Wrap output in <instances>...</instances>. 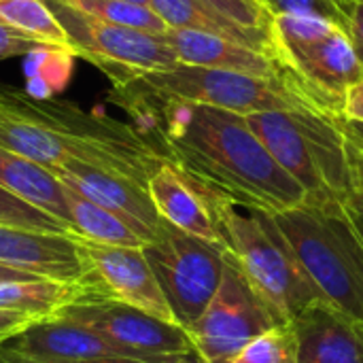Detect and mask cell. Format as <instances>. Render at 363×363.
<instances>
[{
	"instance_id": "obj_1",
	"label": "cell",
	"mask_w": 363,
	"mask_h": 363,
	"mask_svg": "<svg viewBox=\"0 0 363 363\" xmlns=\"http://www.w3.org/2000/svg\"><path fill=\"white\" fill-rule=\"evenodd\" d=\"M128 91L145 100L143 130L166 145L170 162L196 185L268 215L306 202L304 189L272 160L245 115Z\"/></svg>"
},
{
	"instance_id": "obj_2",
	"label": "cell",
	"mask_w": 363,
	"mask_h": 363,
	"mask_svg": "<svg viewBox=\"0 0 363 363\" xmlns=\"http://www.w3.org/2000/svg\"><path fill=\"white\" fill-rule=\"evenodd\" d=\"M0 147L47 170L81 162L140 185L170 162L166 145L138 125L4 85H0Z\"/></svg>"
},
{
	"instance_id": "obj_3",
	"label": "cell",
	"mask_w": 363,
	"mask_h": 363,
	"mask_svg": "<svg viewBox=\"0 0 363 363\" xmlns=\"http://www.w3.org/2000/svg\"><path fill=\"white\" fill-rule=\"evenodd\" d=\"M247 123L272 160L304 189L306 204H347L355 179L336 117L311 106L247 115Z\"/></svg>"
},
{
	"instance_id": "obj_4",
	"label": "cell",
	"mask_w": 363,
	"mask_h": 363,
	"mask_svg": "<svg viewBox=\"0 0 363 363\" xmlns=\"http://www.w3.org/2000/svg\"><path fill=\"white\" fill-rule=\"evenodd\" d=\"M196 187L208 204L228 255L281 325L291 323L311 302L319 300L268 213Z\"/></svg>"
},
{
	"instance_id": "obj_5",
	"label": "cell",
	"mask_w": 363,
	"mask_h": 363,
	"mask_svg": "<svg viewBox=\"0 0 363 363\" xmlns=\"http://www.w3.org/2000/svg\"><path fill=\"white\" fill-rule=\"evenodd\" d=\"M272 60L281 77L313 108L345 115L349 91L363 81L347 30L311 15L270 17Z\"/></svg>"
},
{
	"instance_id": "obj_6",
	"label": "cell",
	"mask_w": 363,
	"mask_h": 363,
	"mask_svg": "<svg viewBox=\"0 0 363 363\" xmlns=\"http://www.w3.org/2000/svg\"><path fill=\"white\" fill-rule=\"evenodd\" d=\"M338 206L317 208L304 202L270 217L319 300L342 311L353 321H362L363 281L340 228Z\"/></svg>"
},
{
	"instance_id": "obj_7",
	"label": "cell",
	"mask_w": 363,
	"mask_h": 363,
	"mask_svg": "<svg viewBox=\"0 0 363 363\" xmlns=\"http://www.w3.org/2000/svg\"><path fill=\"white\" fill-rule=\"evenodd\" d=\"M123 87L157 98L206 104L245 117L253 113L294 111L300 106H308L281 74L274 79H266L187 64H177L168 70L145 72Z\"/></svg>"
},
{
	"instance_id": "obj_8",
	"label": "cell",
	"mask_w": 363,
	"mask_h": 363,
	"mask_svg": "<svg viewBox=\"0 0 363 363\" xmlns=\"http://www.w3.org/2000/svg\"><path fill=\"white\" fill-rule=\"evenodd\" d=\"M172 319L185 332L219 289L225 249L189 236L162 219L155 238L143 247Z\"/></svg>"
},
{
	"instance_id": "obj_9",
	"label": "cell",
	"mask_w": 363,
	"mask_h": 363,
	"mask_svg": "<svg viewBox=\"0 0 363 363\" xmlns=\"http://www.w3.org/2000/svg\"><path fill=\"white\" fill-rule=\"evenodd\" d=\"M45 2L62 26L70 53L98 66L115 87H123L145 72L168 70L179 64L164 34L102 21L70 9L62 0Z\"/></svg>"
},
{
	"instance_id": "obj_10",
	"label": "cell",
	"mask_w": 363,
	"mask_h": 363,
	"mask_svg": "<svg viewBox=\"0 0 363 363\" xmlns=\"http://www.w3.org/2000/svg\"><path fill=\"white\" fill-rule=\"evenodd\" d=\"M53 319H66L91 330L130 357L153 363H202L183 328L138 308L96 298H79Z\"/></svg>"
},
{
	"instance_id": "obj_11",
	"label": "cell",
	"mask_w": 363,
	"mask_h": 363,
	"mask_svg": "<svg viewBox=\"0 0 363 363\" xmlns=\"http://www.w3.org/2000/svg\"><path fill=\"white\" fill-rule=\"evenodd\" d=\"M281 325L225 251L217 294L187 330L202 363H230L251 340Z\"/></svg>"
},
{
	"instance_id": "obj_12",
	"label": "cell",
	"mask_w": 363,
	"mask_h": 363,
	"mask_svg": "<svg viewBox=\"0 0 363 363\" xmlns=\"http://www.w3.org/2000/svg\"><path fill=\"white\" fill-rule=\"evenodd\" d=\"M72 238L83 264V274L77 281L81 298L119 302L174 323L143 249L98 245L74 234Z\"/></svg>"
},
{
	"instance_id": "obj_13",
	"label": "cell",
	"mask_w": 363,
	"mask_h": 363,
	"mask_svg": "<svg viewBox=\"0 0 363 363\" xmlns=\"http://www.w3.org/2000/svg\"><path fill=\"white\" fill-rule=\"evenodd\" d=\"M51 172L62 185L123 219L147 245L155 238L162 217L153 206L147 185L81 162H66L51 168Z\"/></svg>"
},
{
	"instance_id": "obj_14",
	"label": "cell",
	"mask_w": 363,
	"mask_h": 363,
	"mask_svg": "<svg viewBox=\"0 0 363 363\" xmlns=\"http://www.w3.org/2000/svg\"><path fill=\"white\" fill-rule=\"evenodd\" d=\"M0 266L62 283H77L83 264L72 234L32 232L0 223Z\"/></svg>"
},
{
	"instance_id": "obj_15",
	"label": "cell",
	"mask_w": 363,
	"mask_h": 363,
	"mask_svg": "<svg viewBox=\"0 0 363 363\" xmlns=\"http://www.w3.org/2000/svg\"><path fill=\"white\" fill-rule=\"evenodd\" d=\"M2 351L38 362H79L100 357H130L123 349L91 330L66 319L34 321L23 332L0 345ZM134 359V357H130Z\"/></svg>"
},
{
	"instance_id": "obj_16",
	"label": "cell",
	"mask_w": 363,
	"mask_h": 363,
	"mask_svg": "<svg viewBox=\"0 0 363 363\" xmlns=\"http://www.w3.org/2000/svg\"><path fill=\"white\" fill-rule=\"evenodd\" d=\"M298 363H363L355 321L323 300L311 302L291 321Z\"/></svg>"
},
{
	"instance_id": "obj_17",
	"label": "cell",
	"mask_w": 363,
	"mask_h": 363,
	"mask_svg": "<svg viewBox=\"0 0 363 363\" xmlns=\"http://www.w3.org/2000/svg\"><path fill=\"white\" fill-rule=\"evenodd\" d=\"M147 191L166 223L189 236L223 247L204 196L172 162H164L149 177Z\"/></svg>"
},
{
	"instance_id": "obj_18",
	"label": "cell",
	"mask_w": 363,
	"mask_h": 363,
	"mask_svg": "<svg viewBox=\"0 0 363 363\" xmlns=\"http://www.w3.org/2000/svg\"><path fill=\"white\" fill-rule=\"evenodd\" d=\"M164 38L174 51L179 64L242 72L266 79H274L281 74L279 64L270 55H264L251 47L217 34L168 28L164 32Z\"/></svg>"
},
{
	"instance_id": "obj_19",
	"label": "cell",
	"mask_w": 363,
	"mask_h": 363,
	"mask_svg": "<svg viewBox=\"0 0 363 363\" xmlns=\"http://www.w3.org/2000/svg\"><path fill=\"white\" fill-rule=\"evenodd\" d=\"M0 187L17 196L19 200L36 206L38 211L51 215L72 232L64 185L55 179L51 170L0 147Z\"/></svg>"
},
{
	"instance_id": "obj_20",
	"label": "cell",
	"mask_w": 363,
	"mask_h": 363,
	"mask_svg": "<svg viewBox=\"0 0 363 363\" xmlns=\"http://www.w3.org/2000/svg\"><path fill=\"white\" fill-rule=\"evenodd\" d=\"M151 9L162 17V21L168 28L217 34V36L236 40L245 47H251V49L272 57L270 28L268 30L245 28V26L228 19L225 15L213 11L211 6L202 4L200 0H151Z\"/></svg>"
},
{
	"instance_id": "obj_21",
	"label": "cell",
	"mask_w": 363,
	"mask_h": 363,
	"mask_svg": "<svg viewBox=\"0 0 363 363\" xmlns=\"http://www.w3.org/2000/svg\"><path fill=\"white\" fill-rule=\"evenodd\" d=\"M79 298L81 289L77 283H62L40 277L32 281L0 283V311L21 313L36 321L53 319L62 308Z\"/></svg>"
},
{
	"instance_id": "obj_22",
	"label": "cell",
	"mask_w": 363,
	"mask_h": 363,
	"mask_svg": "<svg viewBox=\"0 0 363 363\" xmlns=\"http://www.w3.org/2000/svg\"><path fill=\"white\" fill-rule=\"evenodd\" d=\"M64 196H66L74 236L98 245H111V247L143 249L147 245L123 219L94 204L91 200L83 198L81 194L72 191L66 185H64Z\"/></svg>"
},
{
	"instance_id": "obj_23",
	"label": "cell",
	"mask_w": 363,
	"mask_h": 363,
	"mask_svg": "<svg viewBox=\"0 0 363 363\" xmlns=\"http://www.w3.org/2000/svg\"><path fill=\"white\" fill-rule=\"evenodd\" d=\"M0 19L30 38L70 53L68 38L45 0H0Z\"/></svg>"
},
{
	"instance_id": "obj_24",
	"label": "cell",
	"mask_w": 363,
	"mask_h": 363,
	"mask_svg": "<svg viewBox=\"0 0 363 363\" xmlns=\"http://www.w3.org/2000/svg\"><path fill=\"white\" fill-rule=\"evenodd\" d=\"M62 2L79 13L91 15L102 21H111L117 26H128V28L151 32V34H164L168 30V26L151 6H140V4H132L125 0H62Z\"/></svg>"
},
{
	"instance_id": "obj_25",
	"label": "cell",
	"mask_w": 363,
	"mask_h": 363,
	"mask_svg": "<svg viewBox=\"0 0 363 363\" xmlns=\"http://www.w3.org/2000/svg\"><path fill=\"white\" fill-rule=\"evenodd\" d=\"M230 363H298V342L291 323L270 328Z\"/></svg>"
},
{
	"instance_id": "obj_26",
	"label": "cell",
	"mask_w": 363,
	"mask_h": 363,
	"mask_svg": "<svg viewBox=\"0 0 363 363\" xmlns=\"http://www.w3.org/2000/svg\"><path fill=\"white\" fill-rule=\"evenodd\" d=\"M0 223L23 228L32 232H49V234H72L64 223L53 219L51 215L38 211L36 206L19 200L17 196L9 194L0 187Z\"/></svg>"
},
{
	"instance_id": "obj_27",
	"label": "cell",
	"mask_w": 363,
	"mask_h": 363,
	"mask_svg": "<svg viewBox=\"0 0 363 363\" xmlns=\"http://www.w3.org/2000/svg\"><path fill=\"white\" fill-rule=\"evenodd\" d=\"M268 17L277 15H311L330 19L347 30V19L328 0H257Z\"/></svg>"
},
{
	"instance_id": "obj_28",
	"label": "cell",
	"mask_w": 363,
	"mask_h": 363,
	"mask_svg": "<svg viewBox=\"0 0 363 363\" xmlns=\"http://www.w3.org/2000/svg\"><path fill=\"white\" fill-rule=\"evenodd\" d=\"M200 2L245 28H251V30L270 28V17L264 13L257 0H200Z\"/></svg>"
},
{
	"instance_id": "obj_29",
	"label": "cell",
	"mask_w": 363,
	"mask_h": 363,
	"mask_svg": "<svg viewBox=\"0 0 363 363\" xmlns=\"http://www.w3.org/2000/svg\"><path fill=\"white\" fill-rule=\"evenodd\" d=\"M336 215H338L340 228L347 236V242L353 251V257H355V264H357V270H359V277L363 281V221L347 204H340L336 208ZM355 328H357V334L363 342V319L355 321Z\"/></svg>"
},
{
	"instance_id": "obj_30",
	"label": "cell",
	"mask_w": 363,
	"mask_h": 363,
	"mask_svg": "<svg viewBox=\"0 0 363 363\" xmlns=\"http://www.w3.org/2000/svg\"><path fill=\"white\" fill-rule=\"evenodd\" d=\"M336 121H338L345 143H347V153H349L355 187H357L363 183V121L349 119L345 115H338Z\"/></svg>"
},
{
	"instance_id": "obj_31",
	"label": "cell",
	"mask_w": 363,
	"mask_h": 363,
	"mask_svg": "<svg viewBox=\"0 0 363 363\" xmlns=\"http://www.w3.org/2000/svg\"><path fill=\"white\" fill-rule=\"evenodd\" d=\"M40 49H55V47H49L36 38L26 36L0 19V60H9V57H17V55H30V53L40 51Z\"/></svg>"
},
{
	"instance_id": "obj_32",
	"label": "cell",
	"mask_w": 363,
	"mask_h": 363,
	"mask_svg": "<svg viewBox=\"0 0 363 363\" xmlns=\"http://www.w3.org/2000/svg\"><path fill=\"white\" fill-rule=\"evenodd\" d=\"M347 34L351 38L353 51L357 55V62L363 68V0H357L351 9L349 15V26H347Z\"/></svg>"
},
{
	"instance_id": "obj_33",
	"label": "cell",
	"mask_w": 363,
	"mask_h": 363,
	"mask_svg": "<svg viewBox=\"0 0 363 363\" xmlns=\"http://www.w3.org/2000/svg\"><path fill=\"white\" fill-rule=\"evenodd\" d=\"M36 319L26 317L21 313H11V311H0V345H4L9 338L15 334L23 332L28 325H32Z\"/></svg>"
},
{
	"instance_id": "obj_34",
	"label": "cell",
	"mask_w": 363,
	"mask_h": 363,
	"mask_svg": "<svg viewBox=\"0 0 363 363\" xmlns=\"http://www.w3.org/2000/svg\"><path fill=\"white\" fill-rule=\"evenodd\" d=\"M0 362L2 363H153L143 362V359H130V357H100V359H79V362H38V359H28L9 351L0 349Z\"/></svg>"
},
{
	"instance_id": "obj_35",
	"label": "cell",
	"mask_w": 363,
	"mask_h": 363,
	"mask_svg": "<svg viewBox=\"0 0 363 363\" xmlns=\"http://www.w3.org/2000/svg\"><path fill=\"white\" fill-rule=\"evenodd\" d=\"M345 117L363 121V81L349 91L345 102Z\"/></svg>"
},
{
	"instance_id": "obj_36",
	"label": "cell",
	"mask_w": 363,
	"mask_h": 363,
	"mask_svg": "<svg viewBox=\"0 0 363 363\" xmlns=\"http://www.w3.org/2000/svg\"><path fill=\"white\" fill-rule=\"evenodd\" d=\"M32 279H38V277H32V274H26V272L13 270V268L0 266V283H6V281H32Z\"/></svg>"
},
{
	"instance_id": "obj_37",
	"label": "cell",
	"mask_w": 363,
	"mask_h": 363,
	"mask_svg": "<svg viewBox=\"0 0 363 363\" xmlns=\"http://www.w3.org/2000/svg\"><path fill=\"white\" fill-rule=\"evenodd\" d=\"M347 206H349L351 211H355L359 217H363V183L355 187V191H353L351 200L347 202Z\"/></svg>"
},
{
	"instance_id": "obj_38",
	"label": "cell",
	"mask_w": 363,
	"mask_h": 363,
	"mask_svg": "<svg viewBox=\"0 0 363 363\" xmlns=\"http://www.w3.org/2000/svg\"><path fill=\"white\" fill-rule=\"evenodd\" d=\"M345 19H347V26H349V15H351V9H353V4L357 2V0H328Z\"/></svg>"
},
{
	"instance_id": "obj_39",
	"label": "cell",
	"mask_w": 363,
	"mask_h": 363,
	"mask_svg": "<svg viewBox=\"0 0 363 363\" xmlns=\"http://www.w3.org/2000/svg\"><path fill=\"white\" fill-rule=\"evenodd\" d=\"M125 2H132V4H140V6H151V0H125Z\"/></svg>"
},
{
	"instance_id": "obj_40",
	"label": "cell",
	"mask_w": 363,
	"mask_h": 363,
	"mask_svg": "<svg viewBox=\"0 0 363 363\" xmlns=\"http://www.w3.org/2000/svg\"><path fill=\"white\" fill-rule=\"evenodd\" d=\"M353 213H355V211H353ZM355 215H357V213H355ZM357 217H359V215H357ZM359 219H362V221H363V217H359Z\"/></svg>"
},
{
	"instance_id": "obj_41",
	"label": "cell",
	"mask_w": 363,
	"mask_h": 363,
	"mask_svg": "<svg viewBox=\"0 0 363 363\" xmlns=\"http://www.w3.org/2000/svg\"><path fill=\"white\" fill-rule=\"evenodd\" d=\"M0 363H2V362H0Z\"/></svg>"
}]
</instances>
